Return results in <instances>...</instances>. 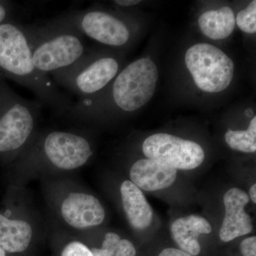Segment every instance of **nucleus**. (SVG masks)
Listing matches in <instances>:
<instances>
[{
	"mask_svg": "<svg viewBox=\"0 0 256 256\" xmlns=\"http://www.w3.org/2000/svg\"><path fill=\"white\" fill-rule=\"evenodd\" d=\"M185 63L195 84L203 92H223L233 79V60L213 45L197 44L190 47L185 54Z\"/></svg>",
	"mask_w": 256,
	"mask_h": 256,
	"instance_id": "423d86ee",
	"label": "nucleus"
},
{
	"mask_svg": "<svg viewBox=\"0 0 256 256\" xmlns=\"http://www.w3.org/2000/svg\"><path fill=\"white\" fill-rule=\"evenodd\" d=\"M158 80L156 66L149 58L132 62L118 74L111 86L110 100L122 112H133L151 100Z\"/></svg>",
	"mask_w": 256,
	"mask_h": 256,
	"instance_id": "39448f33",
	"label": "nucleus"
},
{
	"mask_svg": "<svg viewBox=\"0 0 256 256\" xmlns=\"http://www.w3.org/2000/svg\"><path fill=\"white\" fill-rule=\"evenodd\" d=\"M15 8L14 4L10 1H0V24L15 21L14 20Z\"/></svg>",
	"mask_w": 256,
	"mask_h": 256,
	"instance_id": "412c9836",
	"label": "nucleus"
},
{
	"mask_svg": "<svg viewBox=\"0 0 256 256\" xmlns=\"http://www.w3.org/2000/svg\"><path fill=\"white\" fill-rule=\"evenodd\" d=\"M212 232L210 222L197 215L178 218L171 226L173 240L176 242L180 250L190 255L197 256L201 252V246L198 238L202 234H208Z\"/></svg>",
	"mask_w": 256,
	"mask_h": 256,
	"instance_id": "ddd939ff",
	"label": "nucleus"
},
{
	"mask_svg": "<svg viewBox=\"0 0 256 256\" xmlns=\"http://www.w3.org/2000/svg\"><path fill=\"white\" fill-rule=\"evenodd\" d=\"M142 151L148 159L176 170H191L203 163L205 154L198 143L172 134L158 133L144 140Z\"/></svg>",
	"mask_w": 256,
	"mask_h": 256,
	"instance_id": "6e6552de",
	"label": "nucleus"
},
{
	"mask_svg": "<svg viewBox=\"0 0 256 256\" xmlns=\"http://www.w3.org/2000/svg\"><path fill=\"white\" fill-rule=\"evenodd\" d=\"M240 252L244 256H256V236L244 239L240 244Z\"/></svg>",
	"mask_w": 256,
	"mask_h": 256,
	"instance_id": "4be33fe9",
	"label": "nucleus"
},
{
	"mask_svg": "<svg viewBox=\"0 0 256 256\" xmlns=\"http://www.w3.org/2000/svg\"><path fill=\"white\" fill-rule=\"evenodd\" d=\"M176 174L175 168L150 159L138 160L130 172L131 182L148 192L170 188L176 180Z\"/></svg>",
	"mask_w": 256,
	"mask_h": 256,
	"instance_id": "f8f14e48",
	"label": "nucleus"
},
{
	"mask_svg": "<svg viewBox=\"0 0 256 256\" xmlns=\"http://www.w3.org/2000/svg\"><path fill=\"white\" fill-rule=\"evenodd\" d=\"M198 22L202 33L214 40L227 38L236 26L235 15L228 6L207 11L200 16Z\"/></svg>",
	"mask_w": 256,
	"mask_h": 256,
	"instance_id": "dca6fc26",
	"label": "nucleus"
},
{
	"mask_svg": "<svg viewBox=\"0 0 256 256\" xmlns=\"http://www.w3.org/2000/svg\"><path fill=\"white\" fill-rule=\"evenodd\" d=\"M225 140L232 149L246 153L256 151V117L250 121L246 130H232L225 134Z\"/></svg>",
	"mask_w": 256,
	"mask_h": 256,
	"instance_id": "f3484780",
	"label": "nucleus"
},
{
	"mask_svg": "<svg viewBox=\"0 0 256 256\" xmlns=\"http://www.w3.org/2000/svg\"><path fill=\"white\" fill-rule=\"evenodd\" d=\"M118 60L111 56L86 54L72 66L50 74L57 84L78 96L79 100L94 98L118 74Z\"/></svg>",
	"mask_w": 256,
	"mask_h": 256,
	"instance_id": "20e7f679",
	"label": "nucleus"
},
{
	"mask_svg": "<svg viewBox=\"0 0 256 256\" xmlns=\"http://www.w3.org/2000/svg\"><path fill=\"white\" fill-rule=\"evenodd\" d=\"M0 77L30 89L40 102L58 114L67 112L73 104L50 76L41 73L34 66L25 26L16 20L0 24Z\"/></svg>",
	"mask_w": 256,
	"mask_h": 256,
	"instance_id": "f257e3e1",
	"label": "nucleus"
},
{
	"mask_svg": "<svg viewBox=\"0 0 256 256\" xmlns=\"http://www.w3.org/2000/svg\"><path fill=\"white\" fill-rule=\"evenodd\" d=\"M52 21L73 28L82 36L85 35L108 46H124L130 38V32L124 20L104 10L70 12Z\"/></svg>",
	"mask_w": 256,
	"mask_h": 256,
	"instance_id": "0eeeda50",
	"label": "nucleus"
},
{
	"mask_svg": "<svg viewBox=\"0 0 256 256\" xmlns=\"http://www.w3.org/2000/svg\"><path fill=\"white\" fill-rule=\"evenodd\" d=\"M62 214L68 225L79 229L100 225L106 216L99 200L84 193L70 194L62 204Z\"/></svg>",
	"mask_w": 256,
	"mask_h": 256,
	"instance_id": "9b49d317",
	"label": "nucleus"
},
{
	"mask_svg": "<svg viewBox=\"0 0 256 256\" xmlns=\"http://www.w3.org/2000/svg\"><path fill=\"white\" fill-rule=\"evenodd\" d=\"M32 237L30 224L22 220H12L0 214V248L13 254L24 252Z\"/></svg>",
	"mask_w": 256,
	"mask_h": 256,
	"instance_id": "2eb2a0df",
	"label": "nucleus"
},
{
	"mask_svg": "<svg viewBox=\"0 0 256 256\" xmlns=\"http://www.w3.org/2000/svg\"><path fill=\"white\" fill-rule=\"evenodd\" d=\"M42 152L56 168L64 170L78 169L86 164L92 151L88 140L76 133L53 131L42 141Z\"/></svg>",
	"mask_w": 256,
	"mask_h": 256,
	"instance_id": "1a4fd4ad",
	"label": "nucleus"
},
{
	"mask_svg": "<svg viewBox=\"0 0 256 256\" xmlns=\"http://www.w3.org/2000/svg\"><path fill=\"white\" fill-rule=\"evenodd\" d=\"M248 202V195L244 190L234 188L226 192L224 196L225 216L220 232L222 240L230 242L252 232V218L244 210Z\"/></svg>",
	"mask_w": 256,
	"mask_h": 256,
	"instance_id": "9d476101",
	"label": "nucleus"
},
{
	"mask_svg": "<svg viewBox=\"0 0 256 256\" xmlns=\"http://www.w3.org/2000/svg\"><path fill=\"white\" fill-rule=\"evenodd\" d=\"M159 256H192L188 252H183L180 249L173 248H165L162 250Z\"/></svg>",
	"mask_w": 256,
	"mask_h": 256,
	"instance_id": "5701e85b",
	"label": "nucleus"
},
{
	"mask_svg": "<svg viewBox=\"0 0 256 256\" xmlns=\"http://www.w3.org/2000/svg\"><path fill=\"white\" fill-rule=\"evenodd\" d=\"M242 31L248 34H254L256 32V1H252L246 9L242 10L236 18Z\"/></svg>",
	"mask_w": 256,
	"mask_h": 256,
	"instance_id": "6ab92c4d",
	"label": "nucleus"
},
{
	"mask_svg": "<svg viewBox=\"0 0 256 256\" xmlns=\"http://www.w3.org/2000/svg\"><path fill=\"white\" fill-rule=\"evenodd\" d=\"M95 256H136V250L132 242L121 239L114 232L106 234L101 248H92Z\"/></svg>",
	"mask_w": 256,
	"mask_h": 256,
	"instance_id": "a211bd4d",
	"label": "nucleus"
},
{
	"mask_svg": "<svg viewBox=\"0 0 256 256\" xmlns=\"http://www.w3.org/2000/svg\"><path fill=\"white\" fill-rule=\"evenodd\" d=\"M37 70L45 75L72 66L87 53L84 36L65 25L50 21L42 26H24Z\"/></svg>",
	"mask_w": 256,
	"mask_h": 256,
	"instance_id": "f03ea898",
	"label": "nucleus"
},
{
	"mask_svg": "<svg viewBox=\"0 0 256 256\" xmlns=\"http://www.w3.org/2000/svg\"><path fill=\"white\" fill-rule=\"evenodd\" d=\"M249 194H250V198L254 203H256V185L254 184V185L250 188V191H249Z\"/></svg>",
	"mask_w": 256,
	"mask_h": 256,
	"instance_id": "393cba45",
	"label": "nucleus"
},
{
	"mask_svg": "<svg viewBox=\"0 0 256 256\" xmlns=\"http://www.w3.org/2000/svg\"><path fill=\"white\" fill-rule=\"evenodd\" d=\"M0 256H6L4 250L2 248H0Z\"/></svg>",
	"mask_w": 256,
	"mask_h": 256,
	"instance_id": "a878e982",
	"label": "nucleus"
},
{
	"mask_svg": "<svg viewBox=\"0 0 256 256\" xmlns=\"http://www.w3.org/2000/svg\"><path fill=\"white\" fill-rule=\"evenodd\" d=\"M60 256H95L92 250L82 242H70L64 248Z\"/></svg>",
	"mask_w": 256,
	"mask_h": 256,
	"instance_id": "aec40b11",
	"label": "nucleus"
},
{
	"mask_svg": "<svg viewBox=\"0 0 256 256\" xmlns=\"http://www.w3.org/2000/svg\"><path fill=\"white\" fill-rule=\"evenodd\" d=\"M114 2L120 6L128 8V6H134V5L139 4L140 1H139V0H116Z\"/></svg>",
	"mask_w": 256,
	"mask_h": 256,
	"instance_id": "b1692460",
	"label": "nucleus"
},
{
	"mask_svg": "<svg viewBox=\"0 0 256 256\" xmlns=\"http://www.w3.org/2000/svg\"><path fill=\"white\" fill-rule=\"evenodd\" d=\"M40 102L25 100L0 77V153L14 152L32 138L40 112Z\"/></svg>",
	"mask_w": 256,
	"mask_h": 256,
	"instance_id": "7ed1b4c3",
	"label": "nucleus"
},
{
	"mask_svg": "<svg viewBox=\"0 0 256 256\" xmlns=\"http://www.w3.org/2000/svg\"><path fill=\"white\" fill-rule=\"evenodd\" d=\"M120 194L122 206L130 225L138 230L148 228L152 220V210L140 188L126 180L121 184Z\"/></svg>",
	"mask_w": 256,
	"mask_h": 256,
	"instance_id": "4468645a",
	"label": "nucleus"
}]
</instances>
